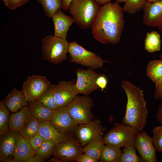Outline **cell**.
Listing matches in <instances>:
<instances>
[{
    "label": "cell",
    "mask_w": 162,
    "mask_h": 162,
    "mask_svg": "<svg viewBox=\"0 0 162 162\" xmlns=\"http://www.w3.org/2000/svg\"><path fill=\"white\" fill-rule=\"evenodd\" d=\"M122 152L120 148L111 144H105L99 161L101 162H120Z\"/></svg>",
    "instance_id": "cb8c5ba5"
},
{
    "label": "cell",
    "mask_w": 162,
    "mask_h": 162,
    "mask_svg": "<svg viewBox=\"0 0 162 162\" xmlns=\"http://www.w3.org/2000/svg\"><path fill=\"white\" fill-rule=\"evenodd\" d=\"M154 97L156 99L162 100V90L155 89Z\"/></svg>",
    "instance_id": "b9f144b4"
},
{
    "label": "cell",
    "mask_w": 162,
    "mask_h": 162,
    "mask_svg": "<svg viewBox=\"0 0 162 162\" xmlns=\"http://www.w3.org/2000/svg\"><path fill=\"white\" fill-rule=\"evenodd\" d=\"M45 160L36 154L33 156L26 160L25 162H45Z\"/></svg>",
    "instance_id": "ab89813d"
},
{
    "label": "cell",
    "mask_w": 162,
    "mask_h": 162,
    "mask_svg": "<svg viewBox=\"0 0 162 162\" xmlns=\"http://www.w3.org/2000/svg\"><path fill=\"white\" fill-rule=\"evenodd\" d=\"M52 18L54 26V36L66 39L70 28L74 21L72 17L65 14L61 9L58 10Z\"/></svg>",
    "instance_id": "e0dca14e"
},
{
    "label": "cell",
    "mask_w": 162,
    "mask_h": 162,
    "mask_svg": "<svg viewBox=\"0 0 162 162\" xmlns=\"http://www.w3.org/2000/svg\"><path fill=\"white\" fill-rule=\"evenodd\" d=\"M28 106H26L17 112L10 115L9 127L10 130L18 133L31 117Z\"/></svg>",
    "instance_id": "44dd1931"
},
{
    "label": "cell",
    "mask_w": 162,
    "mask_h": 162,
    "mask_svg": "<svg viewBox=\"0 0 162 162\" xmlns=\"http://www.w3.org/2000/svg\"><path fill=\"white\" fill-rule=\"evenodd\" d=\"M94 105L93 100L88 95H77L67 107L70 116L79 125L93 120L91 109Z\"/></svg>",
    "instance_id": "52a82bcc"
},
{
    "label": "cell",
    "mask_w": 162,
    "mask_h": 162,
    "mask_svg": "<svg viewBox=\"0 0 162 162\" xmlns=\"http://www.w3.org/2000/svg\"><path fill=\"white\" fill-rule=\"evenodd\" d=\"M68 53L70 62L93 70L100 69L104 63H110V62L103 59L96 53L86 50L78 44L76 40L69 43Z\"/></svg>",
    "instance_id": "8992f818"
},
{
    "label": "cell",
    "mask_w": 162,
    "mask_h": 162,
    "mask_svg": "<svg viewBox=\"0 0 162 162\" xmlns=\"http://www.w3.org/2000/svg\"><path fill=\"white\" fill-rule=\"evenodd\" d=\"M143 9L144 24L156 27L162 33V1L154 3L146 2Z\"/></svg>",
    "instance_id": "9a60e30c"
},
{
    "label": "cell",
    "mask_w": 162,
    "mask_h": 162,
    "mask_svg": "<svg viewBox=\"0 0 162 162\" xmlns=\"http://www.w3.org/2000/svg\"><path fill=\"white\" fill-rule=\"evenodd\" d=\"M74 0H62L63 5L62 8L65 11L68 10L69 6Z\"/></svg>",
    "instance_id": "60d3db41"
},
{
    "label": "cell",
    "mask_w": 162,
    "mask_h": 162,
    "mask_svg": "<svg viewBox=\"0 0 162 162\" xmlns=\"http://www.w3.org/2000/svg\"><path fill=\"white\" fill-rule=\"evenodd\" d=\"M161 161L162 162V161Z\"/></svg>",
    "instance_id": "681fc988"
},
{
    "label": "cell",
    "mask_w": 162,
    "mask_h": 162,
    "mask_svg": "<svg viewBox=\"0 0 162 162\" xmlns=\"http://www.w3.org/2000/svg\"><path fill=\"white\" fill-rule=\"evenodd\" d=\"M10 115L3 101L0 102V135L7 133L10 130L9 124Z\"/></svg>",
    "instance_id": "f1b7e54d"
},
{
    "label": "cell",
    "mask_w": 162,
    "mask_h": 162,
    "mask_svg": "<svg viewBox=\"0 0 162 162\" xmlns=\"http://www.w3.org/2000/svg\"><path fill=\"white\" fill-rule=\"evenodd\" d=\"M155 118L157 121L162 125V103L158 107L155 115Z\"/></svg>",
    "instance_id": "f35d334b"
},
{
    "label": "cell",
    "mask_w": 162,
    "mask_h": 162,
    "mask_svg": "<svg viewBox=\"0 0 162 162\" xmlns=\"http://www.w3.org/2000/svg\"><path fill=\"white\" fill-rule=\"evenodd\" d=\"M35 154L36 152L29 141L23 138L18 133L13 158L10 162H25Z\"/></svg>",
    "instance_id": "ac0fdd59"
},
{
    "label": "cell",
    "mask_w": 162,
    "mask_h": 162,
    "mask_svg": "<svg viewBox=\"0 0 162 162\" xmlns=\"http://www.w3.org/2000/svg\"><path fill=\"white\" fill-rule=\"evenodd\" d=\"M40 124L36 118L32 116L18 133L23 138L29 141L38 134Z\"/></svg>",
    "instance_id": "484cf974"
},
{
    "label": "cell",
    "mask_w": 162,
    "mask_h": 162,
    "mask_svg": "<svg viewBox=\"0 0 162 162\" xmlns=\"http://www.w3.org/2000/svg\"><path fill=\"white\" fill-rule=\"evenodd\" d=\"M51 85L44 76L33 75L28 76L23 82L21 91L29 103L38 101Z\"/></svg>",
    "instance_id": "ba28073f"
},
{
    "label": "cell",
    "mask_w": 162,
    "mask_h": 162,
    "mask_svg": "<svg viewBox=\"0 0 162 162\" xmlns=\"http://www.w3.org/2000/svg\"><path fill=\"white\" fill-rule=\"evenodd\" d=\"M43 6L46 16L52 18L58 10L62 8V0H37Z\"/></svg>",
    "instance_id": "83f0119b"
},
{
    "label": "cell",
    "mask_w": 162,
    "mask_h": 162,
    "mask_svg": "<svg viewBox=\"0 0 162 162\" xmlns=\"http://www.w3.org/2000/svg\"><path fill=\"white\" fill-rule=\"evenodd\" d=\"M123 12L116 2H110L100 7L91 27L94 38L103 44L118 43L124 27Z\"/></svg>",
    "instance_id": "6da1fadb"
},
{
    "label": "cell",
    "mask_w": 162,
    "mask_h": 162,
    "mask_svg": "<svg viewBox=\"0 0 162 162\" xmlns=\"http://www.w3.org/2000/svg\"><path fill=\"white\" fill-rule=\"evenodd\" d=\"M38 101L49 108L53 110H55L58 107L55 101L50 87L40 96Z\"/></svg>",
    "instance_id": "d6a6232c"
},
{
    "label": "cell",
    "mask_w": 162,
    "mask_h": 162,
    "mask_svg": "<svg viewBox=\"0 0 162 162\" xmlns=\"http://www.w3.org/2000/svg\"><path fill=\"white\" fill-rule=\"evenodd\" d=\"M126 0H115L116 2L118 3H119L124 2Z\"/></svg>",
    "instance_id": "bcb514c9"
},
{
    "label": "cell",
    "mask_w": 162,
    "mask_h": 162,
    "mask_svg": "<svg viewBox=\"0 0 162 162\" xmlns=\"http://www.w3.org/2000/svg\"><path fill=\"white\" fill-rule=\"evenodd\" d=\"M160 58H161V59H162V54L160 55Z\"/></svg>",
    "instance_id": "c3c4849f"
},
{
    "label": "cell",
    "mask_w": 162,
    "mask_h": 162,
    "mask_svg": "<svg viewBox=\"0 0 162 162\" xmlns=\"http://www.w3.org/2000/svg\"><path fill=\"white\" fill-rule=\"evenodd\" d=\"M100 5H104L110 2L111 0H94Z\"/></svg>",
    "instance_id": "ee69618b"
},
{
    "label": "cell",
    "mask_w": 162,
    "mask_h": 162,
    "mask_svg": "<svg viewBox=\"0 0 162 162\" xmlns=\"http://www.w3.org/2000/svg\"><path fill=\"white\" fill-rule=\"evenodd\" d=\"M38 134L45 140L50 141L55 145L70 138L68 135L58 131L48 121L40 123Z\"/></svg>",
    "instance_id": "d6986e66"
},
{
    "label": "cell",
    "mask_w": 162,
    "mask_h": 162,
    "mask_svg": "<svg viewBox=\"0 0 162 162\" xmlns=\"http://www.w3.org/2000/svg\"><path fill=\"white\" fill-rule=\"evenodd\" d=\"M48 122L58 131L64 133L74 130L78 125L69 114L67 106L54 110Z\"/></svg>",
    "instance_id": "5bb4252c"
},
{
    "label": "cell",
    "mask_w": 162,
    "mask_h": 162,
    "mask_svg": "<svg viewBox=\"0 0 162 162\" xmlns=\"http://www.w3.org/2000/svg\"><path fill=\"white\" fill-rule=\"evenodd\" d=\"M3 102L13 113L17 112L27 106L28 103L22 91L16 88H14L9 93Z\"/></svg>",
    "instance_id": "ffe728a7"
},
{
    "label": "cell",
    "mask_w": 162,
    "mask_h": 162,
    "mask_svg": "<svg viewBox=\"0 0 162 162\" xmlns=\"http://www.w3.org/2000/svg\"><path fill=\"white\" fill-rule=\"evenodd\" d=\"M17 133L10 130L6 134L0 136V161L10 162L14 153Z\"/></svg>",
    "instance_id": "2e32d148"
},
{
    "label": "cell",
    "mask_w": 162,
    "mask_h": 162,
    "mask_svg": "<svg viewBox=\"0 0 162 162\" xmlns=\"http://www.w3.org/2000/svg\"><path fill=\"white\" fill-rule=\"evenodd\" d=\"M162 1V0H146V2L150 3H154Z\"/></svg>",
    "instance_id": "f6af8a7d"
},
{
    "label": "cell",
    "mask_w": 162,
    "mask_h": 162,
    "mask_svg": "<svg viewBox=\"0 0 162 162\" xmlns=\"http://www.w3.org/2000/svg\"><path fill=\"white\" fill-rule=\"evenodd\" d=\"M55 144L53 142L45 140L40 146L36 151V154L46 160L53 154Z\"/></svg>",
    "instance_id": "1f68e13d"
},
{
    "label": "cell",
    "mask_w": 162,
    "mask_h": 162,
    "mask_svg": "<svg viewBox=\"0 0 162 162\" xmlns=\"http://www.w3.org/2000/svg\"><path fill=\"white\" fill-rule=\"evenodd\" d=\"M81 146L79 141L70 138L56 144L53 154L61 162L75 160L77 157L83 153Z\"/></svg>",
    "instance_id": "7c38bea8"
},
{
    "label": "cell",
    "mask_w": 162,
    "mask_h": 162,
    "mask_svg": "<svg viewBox=\"0 0 162 162\" xmlns=\"http://www.w3.org/2000/svg\"><path fill=\"white\" fill-rule=\"evenodd\" d=\"M155 89L162 90V77L155 83Z\"/></svg>",
    "instance_id": "7bdbcfd3"
},
{
    "label": "cell",
    "mask_w": 162,
    "mask_h": 162,
    "mask_svg": "<svg viewBox=\"0 0 162 162\" xmlns=\"http://www.w3.org/2000/svg\"><path fill=\"white\" fill-rule=\"evenodd\" d=\"M100 7L94 0H74L68 11L74 23L85 29L91 28Z\"/></svg>",
    "instance_id": "3957f363"
},
{
    "label": "cell",
    "mask_w": 162,
    "mask_h": 162,
    "mask_svg": "<svg viewBox=\"0 0 162 162\" xmlns=\"http://www.w3.org/2000/svg\"><path fill=\"white\" fill-rule=\"evenodd\" d=\"M121 86L127 99L122 123L142 131L146 124L148 113L143 91L128 81H122Z\"/></svg>",
    "instance_id": "7a4b0ae2"
},
{
    "label": "cell",
    "mask_w": 162,
    "mask_h": 162,
    "mask_svg": "<svg viewBox=\"0 0 162 162\" xmlns=\"http://www.w3.org/2000/svg\"><path fill=\"white\" fill-rule=\"evenodd\" d=\"M29 103L28 106L32 116L40 123L49 121L54 110L49 108L38 100Z\"/></svg>",
    "instance_id": "7402d4cb"
},
{
    "label": "cell",
    "mask_w": 162,
    "mask_h": 162,
    "mask_svg": "<svg viewBox=\"0 0 162 162\" xmlns=\"http://www.w3.org/2000/svg\"><path fill=\"white\" fill-rule=\"evenodd\" d=\"M29 0H8L6 6L9 9L14 10L26 3Z\"/></svg>",
    "instance_id": "d590c367"
},
{
    "label": "cell",
    "mask_w": 162,
    "mask_h": 162,
    "mask_svg": "<svg viewBox=\"0 0 162 162\" xmlns=\"http://www.w3.org/2000/svg\"><path fill=\"white\" fill-rule=\"evenodd\" d=\"M77 162H97L95 159L86 154L82 153L80 154L75 160Z\"/></svg>",
    "instance_id": "74e56055"
},
{
    "label": "cell",
    "mask_w": 162,
    "mask_h": 162,
    "mask_svg": "<svg viewBox=\"0 0 162 162\" xmlns=\"http://www.w3.org/2000/svg\"><path fill=\"white\" fill-rule=\"evenodd\" d=\"M102 135H99L88 142L82 148V152L97 162L100 160L101 154L105 145Z\"/></svg>",
    "instance_id": "603a6c76"
},
{
    "label": "cell",
    "mask_w": 162,
    "mask_h": 162,
    "mask_svg": "<svg viewBox=\"0 0 162 162\" xmlns=\"http://www.w3.org/2000/svg\"><path fill=\"white\" fill-rule=\"evenodd\" d=\"M108 82L106 77L103 74H100L96 80L97 85L102 91H104V89L106 88Z\"/></svg>",
    "instance_id": "8d00e7d4"
},
{
    "label": "cell",
    "mask_w": 162,
    "mask_h": 162,
    "mask_svg": "<svg viewBox=\"0 0 162 162\" xmlns=\"http://www.w3.org/2000/svg\"><path fill=\"white\" fill-rule=\"evenodd\" d=\"M146 0H126L123 8L124 12L136 13L143 9Z\"/></svg>",
    "instance_id": "4dcf8cb0"
},
{
    "label": "cell",
    "mask_w": 162,
    "mask_h": 162,
    "mask_svg": "<svg viewBox=\"0 0 162 162\" xmlns=\"http://www.w3.org/2000/svg\"><path fill=\"white\" fill-rule=\"evenodd\" d=\"M134 146L143 162H157L156 149L152 137L145 131H139L136 134Z\"/></svg>",
    "instance_id": "4fadbf2b"
},
{
    "label": "cell",
    "mask_w": 162,
    "mask_h": 162,
    "mask_svg": "<svg viewBox=\"0 0 162 162\" xmlns=\"http://www.w3.org/2000/svg\"><path fill=\"white\" fill-rule=\"evenodd\" d=\"M161 40L160 34L155 31L147 33L145 40L144 47L149 52L152 53L160 50Z\"/></svg>",
    "instance_id": "d4e9b609"
},
{
    "label": "cell",
    "mask_w": 162,
    "mask_h": 162,
    "mask_svg": "<svg viewBox=\"0 0 162 162\" xmlns=\"http://www.w3.org/2000/svg\"><path fill=\"white\" fill-rule=\"evenodd\" d=\"M146 75L155 83L162 77V59L151 61L146 69Z\"/></svg>",
    "instance_id": "4316f807"
},
{
    "label": "cell",
    "mask_w": 162,
    "mask_h": 162,
    "mask_svg": "<svg viewBox=\"0 0 162 162\" xmlns=\"http://www.w3.org/2000/svg\"><path fill=\"white\" fill-rule=\"evenodd\" d=\"M6 6H7L8 0H2Z\"/></svg>",
    "instance_id": "7dc6e473"
},
{
    "label": "cell",
    "mask_w": 162,
    "mask_h": 162,
    "mask_svg": "<svg viewBox=\"0 0 162 162\" xmlns=\"http://www.w3.org/2000/svg\"><path fill=\"white\" fill-rule=\"evenodd\" d=\"M152 132L153 145L158 152H162V125L154 127Z\"/></svg>",
    "instance_id": "836d02e7"
},
{
    "label": "cell",
    "mask_w": 162,
    "mask_h": 162,
    "mask_svg": "<svg viewBox=\"0 0 162 162\" xmlns=\"http://www.w3.org/2000/svg\"><path fill=\"white\" fill-rule=\"evenodd\" d=\"M139 131L135 128L122 123L115 124L103 137L105 144L120 148L134 146L135 139Z\"/></svg>",
    "instance_id": "5b68a950"
},
{
    "label": "cell",
    "mask_w": 162,
    "mask_h": 162,
    "mask_svg": "<svg viewBox=\"0 0 162 162\" xmlns=\"http://www.w3.org/2000/svg\"><path fill=\"white\" fill-rule=\"evenodd\" d=\"M44 140V139L38 134L33 137L29 141L32 147L36 152Z\"/></svg>",
    "instance_id": "e575fe53"
},
{
    "label": "cell",
    "mask_w": 162,
    "mask_h": 162,
    "mask_svg": "<svg viewBox=\"0 0 162 162\" xmlns=\"http://www.w3.org/2000/svg\"><path fill=\"white\" fill-rule=\"evenodd\" d=\"M76 73V80L75 86L78 94L89 95L99 89L96 84V80L100 73L89 67L86 70L79 68Z\"/></svg>",
    "instance_id": "30bf717a"
},
{
    "label": "cell",
    "mask_w": 162,
    "mask_h": 162,
    "mask_svg": "<svg viewBox=\"0 0 162 162\" xmlns=\"http://www.w3.org/2000/svg\"><path fill=\"white\" fill-rule=\"evenodd\" d=\"M74 80L61 81L57 85L51 84L50 88L58 107L67 106L78 93Z\"/></svg>",
    "instance_id": "9c48e42d"
},
{
    "label": "cell",
    "mask_w": 162,
    "mask_h": 162,
    "mask_svg": "<svg viewBox=\"0 0 162 162\" xmlns=\"http://www.w3.org/2000/svg\"><path fill=\"white\" fill-rule=\"evenodd\" d=\"M120 162H143L136 152L134 146L124 148L122 151Z\"/></svg>",
    "instance_id": "f546056e"
},
{
    "label": "cell",
    "mask_w": 162,
    "mask_h": 162,
    "mask_svg": "<svg viewBox=\"0 0 162 162\" xmlns=\"http://www.w3.org/2000/svg\"><path fill=\"white\" fill-rule=\"evenodd\" d=\"M41 40L43 60L58 64L68 59L69 43L66 39L50 34Z\"/></svg>",
    "instance_id": "277c9868"
},
{
    "label": "cell",
    "mask_w": 162,
    "mask_h": 162,
    "mask_svg": "<svg viewBox=\"0 0 162 162\" xmlns=\"http://www.w3.org/2000/svg\"><path fill=\"white\" fill-rule=\"evenodd\" d=\"M105 128L98 119L78 125L74 131L81 146L83 147L99 135H102Z\"/></svg>",
    "instance_id": "8fae6325"
}]
</instances>
